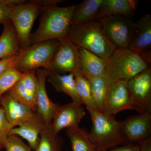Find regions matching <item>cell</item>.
<instances>
[{
	"mask_svg": "<svg viewBox=\"0 0 151 151\" xmlns=\"http://www.w3.org/2000/svg\"><path fill=\"white\" fill-rule=\"evenodd\" d=\"M63 0H43L41 10L40 24L37 29L31 34L30 44L67 37L71 25L73 11L76 5L58 7Z\"/></svg>",
	"mask_w": 151,
	"mask_h": 151,
	"instance_id": "1",
	"label": "cell"
},
{
	"mask_svg": "<svg viewBox=\"0 0 151 151\" xmlns=\"http://www.w3.org/2000/svg\"><path fill=\"white\" fill-rule=\"evenodd\" d=\"M67 37L78 47L85 49L106 60L117 48L97 21L71 24Z\"/></svg>",
	"mask_w": 151,
	"mask_h": 151,
	"instance_id": "2",
	"label": "cell"
},
{
	"mask_svg": "<svg viewBox=\"0 0 151 151\" xmlns=\"http://www.w3.org/2000/svg\"><path fill=\"white\" fill-rule=\"evenodd\" d=\"M92 126L89 138L95 151H108L121 145L131 144L125 138L122 122L114 116H108L95 109L89 111Z\"/></svg>",
	"mask_w": 151,
	"mask_h": 151,
	"instance_id": "3",
	"label": "cell"
},
{
	"mask_svg": "<svg viewBox=\"0 0 151 151\" xmlns=\"http://www.w3.org/2000/svg\"><path fill=\"white\" fill-rule=\"evenodd\" d=\"M106 74L112 83L129 81L150 67L151 57L128 48L117 47L107 59Z\"/></svg>",
	"mask_w": 151,
	"mask_h": 151,
	"instance_id": "4",
	"label": "cell"
},
{
	"mask_svg": "<svg viewBox=\"0 0 151 151\" xmlns=\"http://www.w3.org/2000/svg\"><path fill=\"white\" fill-rule=\"evenodd\" d=\"M58 40H52L30 45L16 55L14 66L21 72L35 70L41 67L49 70Z\"/></svg>",
	"mask_w": 151,
	"mask_h": 151,
	"instance_id": "5",
	"label": "cell"
},
{
	"mask_svg": "<svg viewBox=\"0 0 151 151\" xmlns=\"http://www.w3.org/2000/svg\"><path fill=\"white\" fill-rule=\"evenodd\" d=\"M42 0H32L9 7V16L16 31L22 49L30 45L29 37L36 19L40 14Z\"/></svg>",
	"mask_w": 151,
	"mask_h": 151,
	"instance_id": "6",
	"label": "cell"
},
{
	"mask_svg": "<svg viewBox=\"0 0 151 151\" xmlns=\"http://www.w3.org/2000/svg\"><path fill=\"white\" fill-rule=\"evenodd\" d=\"M132 110L151 113V66L128 81Z\"/></svg>",
	"mask_w": 151,
	"mask_h": 151,
	"instance_id": "7",
	"label": "cell"
},
{
	"mask_svg": "<svg viewBox=\"0 0 151 151\" xmlns=\"http://www.w3.org/2000/svg\"><path fill=\"white\" fill-rule=\"evenodd\" d=\"M80 69L78 47L67 37L58 40L49 71L59 74L74 73Z\"/></svg>",
	"mask_w": 151,
	"mask_h": 151,
	"instance_id": "8",
	"label": "cell"
},
{
	"mask_svg": "<svg viewBox=\"0 0 151 151\" xmlns=\"http://www.w3.org/2000/svg\"><path fill=\"white\" fill-rule=\"evenodd\" d=\"M97 21L117 47L128 48L134 30V22L129 18L120 15L103 17Z\"/></svg>",
	"mask_w": 151,
	"mask_h": 151,
	"instance_id": "9",
	"label": "cell"
},
{
	"mask_svg": "<svg viewBox=\"0 0 151 151\" xmlns=\"http://www.w3.org/2000/svg\"><path fill=\"white\" fill-rule=\"evenodd\" d=\"M35 73L38 81L36 113L45 126H47L51 124L60 105L52 102L47 92L46 81L50 71L39 68L36 69Z\"/></svg>",
	"mask_w": 151,
	"mask_h": 151,
	"instance_id": "10",
	"label": "cell"
},
{
	"mask_svg": "<svg viewBox=\"0 0 151 151\" xmlns=\"http://www.w3.org/2000/svg\"><path fill=\"white\" fill-rule=\"evenodd\" d=\"M37 90L35 70H32L24 72L22 77L6 93L36 112Z\"/></svg>",
	"mask_w": 151,
	"mask_h": 151,
	"instance_id": "11",
	"label": "cell"
},
{
	"mask_svg": "<svg viewBox=\"0 0 151 151\" xmlns=\"http://www.w3.org/2000/svg\"><path fill=\"white\" fill-rule=\"evenodd\" d=\"M128 81L119 80L111 84L106 98L103 114L114 116L121 111L132 110Z\"/></svg>",
	"mask_w": 151,
	"mask_h": 151,
	"instance_id": "12",
	"label": "cell"
},
{
	"mask_svg": "<svg viewBox=\"0 0 151 151\" xmlns=\"http://www.w3.org/2000/svg\"><path fill=\"white\" fill-rule=\"evenodd\" d=\"M82 105L72 102L60 105L50 124L54 133L58 134L64 128L79 127L81 119L85 115Z\"/></svg>",
	"mask_w": 151,
	"mask_h": 151,
	"instance_id": "13",
	"label": "cell"
},
{
	"mask_svg": "<svg viewBox=\"0 0 151 151\" xmlns=\"http://www.w3.org/2000/svg\"><path fill=\"white\" fill-rule=\"evenodd\" d=\"M122 124L124 136L130 143H139L151 137V113L130 116Z\"/></svg>",
	"mask_w": 151,
	"mask_h": 151,
	"instance_id": "14",
	"label": "cell"
},
{
	"mask_svg": "<svg viewBox=\"0 0 151 151\" xmlns=\"http://www.w3.org/2000/svg\"><path fill=\"white\" fill-rule=\"evenodd\" d=\"M1 107L4 109L7 119L13 128L19 127L38 116L35 111L18 102L7 93L1 97Z\"/></svg>",
	"mask_w": 151,
	"mask_h": 151,
	"instance_id": "15",
	"label": "cell"
},
{
	"mask_svg": "<svg viewBox=\"0 0 151 151\" xmlns=\"http://www.w3.org/2000/svg\"><path fill=\"white\" fill-rule=\"evenodd\" d=\"M128 48L151 57V14H146L135 23L134 30Z\"/></svg>",
	"mask_w": 151,
	"mask_h": 151,
	"instance_id": "16",
	"label": "cell"
},
{
	"mask_svg": "<svg viewBox=\"0 0 151 151\" xmlns=\"http://www.w3.org/2000/svg\"><path fill=\"white\" fill-rule=\"evenodd\" d=\"M79 68L82 75L87 79L106 74L107 60L85 49L78 47Z\"/></svg>",
	"mask_w": 151,
	"mask_h": 151,
	"instance_id": "17",
	"label": "cell"
},
{
	"mask_svg": "<svg viewBox=\"0 0 151 151\" xmlns=\"http://www.w3.org/2000/svg\"><path fill=\"white\" fill-rule=\"evenodd\" d=\"M136 0H103L96 20L103 17L120 15L131 18L137 7Z\"/></svg>",
	"mask_w": 151,
	"mask_h": 151,
	"instance_id": "18",
	"label": "cell"
},
{
	"mask_svg": "<svg viewBox=\"0 0 151 151\" xmlns=\"http://www.w3.org/2000/svg\"><path fill=\"white\" fill-rule=\"evenodd\" d=\"M45 125L37 116L22 124L17 128L11 129L9 135L20 136L26 140L32 150H35L40 140V135Z\"/></svg>",
	"mask_w": 151,
	"mask_h": 151,
	"instance_id": "19",
	"label": "cell"
},
{
	"mask_svg": "<svg viewBox=\"0 0 151 151\" xmlns=\"http://www.w3.org/2000/svg\"><path fill=\"white\" fill-rule=\"evenodd\" d=\"M47 81L57 92L67 94L71 97L73 102L83 105L76 91L74 75L73 73L68 74H59L50 72Z\"/></svg>",
	"mask_w": 151,
	"mask_h": 151,
	"instance_id": "20",
	"label": "cell"
},
{
	"mask_svg": "<svg viewBox=\"0 0 151 151\" xmlns=\"http://www.w3.org/2000/svg\"><path fill=\"white\" fill-rule=\"evenodd\" d=\"M0 36V60L17 55L22 50L16 31L12 22L3 25Z\"/></svg>",
	"mask_w": 151,
	"mask_h": 151,
	"instance_id": "21",
	"label": "cell"
},
{
	"mask_svg": "<svg viewBox=\"0 0 151 151\" xmlns=\"http://www.w3.org/2000/svg\"><path fill=\"white\" fill-rule=\"evenodd\" d=\"M103 0H84L76 5L71 24H83L96 20Z\"/></svg>",
	"mask_w": 151,
	"mask_h": 151,
	"instance_id": "22",
	"label": "cell"
},
{
	"mask_svg": "<svg viewBox=\"0 0 151 151\" xmlns=\"http://www.w3.org/2000/svg\"><path fill=\"white\" fill-rule=\"evenodd\" d=\"M89 80L94 108L98 112L103 113L108 91L113 83L106 74L90 78Z\"/></svg>",
	"mask_w": 151,
	"mask_h": 151,
	"instance_id": "23",
	"label": "cell"
},
{
	"mask_svg": "<svg viewBox=\"0 0 151 151\" xmlns=\"http://www.w3.org/2000/svg\"><path fill=\"white\" fill-rule=\"evenodd\" d=\"M63 139L54 133L50 125L45 126L40 135V140L34 151H62Z\"/></svg>",
	"mask_w": 151,
	"mask_h": 151,
	"instance_id": "24",
	"label": "cell"
},
{
	"mask_svg": "<svg viewBox=\"0 0 151 151\" xmlns=\"http://www.w3.org/2000/svg\"><path fill=\"white\" fill-rule=\"evenodd\" d=\"M66 134L70 139L72 151H95L89 134L79 127L67 128Z\"/></svg>",
	"mask_w": 151,
	"mask_h": 151,
	"instance_id": "25",
	"label": "cell"
},
{
	"mask_svg": "<svg viewBox=\"0 0 151 151\" xmlns=\"http://www.w3.org/2000/svg\"><path fill=\"white\" fill-rule=\"evenodd\" d=\"M73 74L76 91L83 104L86 105L88 112L95 109L92 101L91 85L89 80L82 75L80 69L76 71Z\"/></svg>",
	"mask_w": 151,
	"mask_h": 151,
	"instance_id": "26",
	"label": "cell"
},
{
	"mask_svg": "<svg viewBox=\"0 0 151 151\" xmlns=\"http://www.w3.org/2000/svg\"><path fill=\"white\" fill-rule=\"evenodd\" d=\"M24 75L14 66H12L0 76V97H2L19 81Z\"/></svg>",
	"mask_w": 151,
	"mask_h": 151,
	"instance_id": "27",
	"label": "cell"
},
{
	"mask_svg": "<svg viewBox=\"0 0 151 151\" xmlns=\"http://www.w3.org/2000/svg\"><path fill=\"white\" fill-rule=\"evenodd\" d=\"M4 148L6 151H32L29 145L25 144L18 136L15 135H9Z\"/></svg>",
	"mask_w": 151,
	"mask_h": 151,
	"instance_id": "28",
	"label": "cell"
},
{
	"mask_svg": "<svg viewBox=\"0 0 151 151\" xmlns=\"http://www.w3.org/2000/svg\"><path fill=\"white\" fill-rule=\"evenodd\" d=\"M12 128L7 119L4 109L0 107V151L4 148L9 133Z\"/></svg>",
	"mask_w": 151,
	"mask_h": 151,
	"instance_id": "29",
	"label": "cell"
},
{
	"mask_svg": "<svg viewBox=\"0 0 151 151\" xmlns=\"http://www.w3.org/2000/svg\"><path fill=\"white\" fill-rule=\"evenodd\" d=\"M16 55L7 57L0 60V76L3 74L7 69L14 66V60Z\"/></svg>",
	"mask_w": 151,
	"mask_h": 151,
	"instance_id": "30",
	"label": "cell"
},
{
	"mask_svg": "<svg viewBox=\"0 0 151 151\" xmlns=\"http://www.w3.org/2000/svg\"><path fill=\"white\" fill-rule=\"evenodd\" d=\"M10 22L9 7L0 2V24L4 25Z\"/></svg>",
	"mask_w": 151,
	"mask_h": 151,
	"instance_id": "31",
	"label": "cell"
},
{
	"mask_svg": "<svg viewBox=\"0 0 151 151\" xmlns=\"http://www.w3.org/2000/svg\"><path fill=\"white\" fill-rule=\"evenodd\" d=\"M108 151H140V150L138 145L129 144L122 147H116Z\"/></svg>",
	"mask_w": 151,
	"mask_h": 151,
	"instance_id": "32",
	"label": "cell"
},
{
	"mask_svg": "<svg viewBox=\"0 0 151 151\" xmlns=\"http://www.w3.org/2000/svg\"><path fill=\"white\" fill-rule=\"evenodd\" d=\"M140 151H151V137L139 143Z\"/></svg>",
	"mask_w": 151,
	"mask_h": 151,
	"instance_id": "33",
	"label": "cell"
},
{
	"mask_svg": "<svg viewBox=\"0 0 151 151\" xmlns=\"http://www.w3.org/2000/svg\"><path fill=\"white\" fill-rule=\"evenodd\" d=\"M25 0H0V2L8 6L16 5L25 2Z\"/></svg>",
	"mask_w": 151,
	"mask_h": 151,
	"instance_id": "34",
	"label": "cell"
},
{
	"mask_svg": "<svg viewBox=\"0 0 151 151\" xmlns=\"http://www.w3.org/2000/svg\"><path fill=\"white\" fill-rule=\"evenodd\" d=\"M1 97H0V107H1Z\"/></svg>",
	"mask_w": 151,
	"mask_h": 151,
	"instance_id": "35",
	"label": "cell"
}]
</instances>
